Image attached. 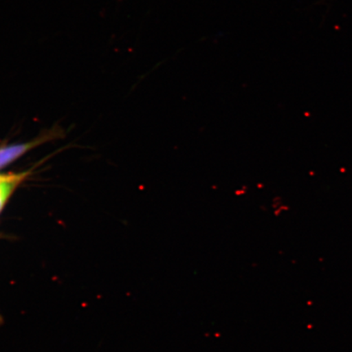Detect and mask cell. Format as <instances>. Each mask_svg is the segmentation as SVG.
Here are the masks:
<instances>
[{
	"label": "cell",
	"mask_w": 352,
	"mask_h": 352,
	"mask_svg": "<svg viewBox=\"0 0 352 352\" xmlns=\"http://www.w3.org/2000/svg\"><path fill=\"white\" fill-rule=\"evenodd\" d=\"M56 136L54 132L47 133L38 138L30 140V142L6 145V146L0 147V170L4 167L10 165L13 162L19 160L21 157L23 156L26 153L32 151V149L36 148L38 145L43 144L50 142Z\"/></svg>",
	"instance_id": "1"
},
{
	"label": "cell",
	"mask_w": 352,
	"mask_h": 352,
	"mask_svg": "<svg viewBox=\"0 0 352 352\" xmlns=\"http://www.w3.org/2000/svg\"><path fill=\"white\" fill-rule=\"evenodd\" d=\"M29 173L10 175V177L0 187V212L6 206L15 189L28 177Z\"/></svg>",
	"instance_id": "2"
},
{
	"label": "cell",
	"mask_w": 352,
	"mask_h": 352,
	"mask_svg": "<svg viewBox=\"0 0 352 352\" xmlns=\"http://www.w3.org/2000/svg\"><path fill=\"white\" fill-rule=\"evenodd\" d=\"M10 175H0V187H1L4 182L10 177Z\"/></svg>",
	"instance_id": "3"
}]
</instances>
